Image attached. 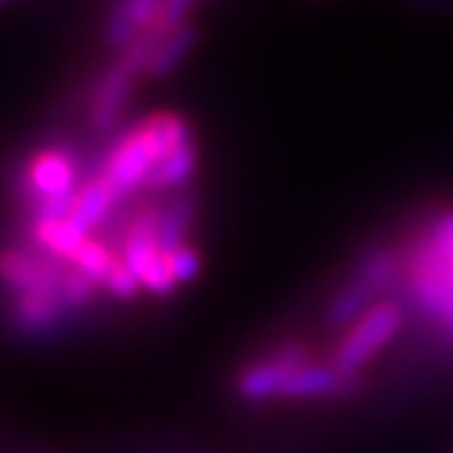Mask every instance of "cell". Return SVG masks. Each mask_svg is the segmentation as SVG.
Returning a JSON list of instances; mask_svg holds the SVG:
<instances>
[{
  "mask_svg": "<svg viewBox=\"0 0 453 453\" xmlns=\"http://www.w3.org/2000/svg\"><path fill=\"white\" fill-rule=\"evenodd\" d=\"M191 126L178 112H153L107 150L99 175L115 188L120 200L148 186V178L175 148L191 140Z\"/></svg>",
  "mask_w": 453,
  "mask_h": 453,
  "instance_id": "cell-1",
  "label": "cell"
},
{
  "mask_svg": "<svg viewBox=\"0 0 453 453\" xmlns=\"http://www.w3.org/2000/svg\"><path fill=\"white\" fill-rule=\"evenodd\" d=\"M404 257V293L432 326L453 339V260L415 235Z\"/></svg>",
  "mask_w": 453,
  "mask_h": 453,
  "instance_id": "cell-2",
  "label": "cell"
},
{
  "mask_svg": "<svg viewBox=\"0 0 453 453\" xmlns=\"http://www.w3.org/2000/svg\"><path fill=\"white\" fill-rule=\"evenodd\" d=\"M165 36H167L165 30L153 25L137 42L120 50L115 55V60L102 72L99 82H96V88L90 93V107H88V120L93 128L107 132V128H112L120 120L128 102H132V93H134L140 77L148 74V63H150L158 42Z\"/></svg>",
  "mask_w": 453,
  "mask_h": 453,
  "instance_id": "cell-3",
  "label": "cell"
},
{
  "mask_svg": "<svg viewBox=\"0 0 453 453\" xmlns=\"http://www.w3.org/2000/svg\"><path fill=\"white\" fill-rule=\"evenodd\" d=\"M118 254L150 296H175L178 284L170 273L167 251L158 238V205H142L126 219L118 241Z\"/></svg>",
  "mask_w": 453,
  "mask_h": 453,
  "instance_id": "cell-4",
  "label": "cell"
},
{
  "mask_svg": "<svg viewBox=\"0 0 453 453\" xmlns=\"http://www.w3.org/2000/svg\"><path fill=\"white\" fill-rule=\"evenodd\" d=\"M80 186L77 161L63 148H44L34 153L22 170V194L30 203L34 219L69 216Z\"/></svg>",
  "mask_w": 453,
  "mask_h": 453,
  "instance_id": "cell-5",
  "label": "cell"
},
{
  "mask_svg": "<svg viewBox=\"0 0 453 453\" xmlns=\"http://www.w3.org/2000/svg\"><path fill=\"white\" fill-rule=\"evenodd\" d=\"M404 326V309L399 301H380L369 309L355 326L347 328L344 339L334 349L331 366L344 380H358L361 369L374 358V355L391 344Z\"/></svg>",
  "mask_w": 453,
  "mask_h": 453,
  "instance_id": "cell-6",
  "label": "cell"
},
{
  "mask_svg": "<svg viewBox=\"0 0 453 453\" xmlns=\"http://www.w3.org/2000/svg\"><path fill=\"white\" fill-rule=\"evenodd\" d=\"M311 361V349L301 342L281 344L268 358L249 364L238 377H235V394L243 402H271L281 399V391L298 366Z\"/></svg>",
  "mask_w": 453,
  "mask_h": 453,
  "instance_id": "cell-7",
  "label": "cell"
},
{
  "mask_svg": "<svg viewBox=\"0 0 453 453\" xmlns=\"http://www.w3.org/2000/svg\"><path fill=\"white\" fill-rule=\"evenodd\" d=\"M165 4L167 0H118L102 27L107 47L120 52L132 42H137L145 30L156 25Z\"/></svg>",
  "mask_w": 453,
  "mask_h": 453,
  "instance_id": "cell-8",
  "label": "cell"
},
{
  "mask_svg": "<svg viewBox=\"0 0 453 453\" xmlns=\"http://www.w3.org/2000/svg\"><path fill=\"white\" fill-rule=\"evenodd\" d=\"M69 314L60 298V289H39V293H22L12 301V322L25 336H47L60 319Z\"/></svg>",
  "mask_w": 453,
  "mask_h": 453,
  "instance_id": "cell-9",
  "label": "cell"
},
{
  "mask_svg": "<svg viewBox=\"0 0 453 453\" xmlns=\"http://www.w3.org/2000/svg\"><path fill=\"white\" fill-rule=\"evenodd\" d=\"M118 203H120V197L115 194V188L96 173L88 180H82V186L77 188L72 211H69V221L74 226H80L82 233L93 235L99 226H104L112 219Z\"/></svg>",
  "mask_w": 453,
  "mask_h": 453,
  "instance_id": "cell-10",
  "label": "cell"
},
{
  "mask_svg": "<svg viewBox=\"0 0 453 453\" xmlns=\"http://www.w3.org/2000/svg\"><path fill=\"white\" fill-rule=\"evenodd\" d=\"M377 298L380 296L366 281L349 276L344 281V287L331 298L328 309H326L328 328H349V326H355V322H358L369 309L377 306Z\"/></svg>",
  "mask_w": 453,
  "mask_h": 453,
  "instance_id": "cell-11",
  "label": "cell"
},
{
  "mask_svg": "<svg viewBox=\"0 0 453 453\" xmlns=\"http://www.w3.org/2000/svg\"><path fill=\"white\" fill-rule=\"evenodd\" d=\"M197 44H200V27L197 25L186 22V25L170 30V34L158 42V47H156V52H153V58L148 63V74L145 77H150V80L170 77L173 72L180 69V63L194 52V47H197Z\"/></svg>",
  "mask_w": 453,
  "mask_h": 453,
  "instance_id": "cell-12",
  "label": "cell"
},
{
  "mask_svg": "<svg viewBox=\"0 0 453 453\" xmlns=\"http://www.w3.org/2000/svg\"><path fill=\"white\" fill-rule=\"evenodd\" d=\"M194 216H197V197L191 191H178L167 203L158 205V238L165 251L188 243Z\"/></svg>",
  "mask_w": 453,
  "mask_h": 453,
  "instance_id": "cell-13",
  "label": "cell"
},
{
  "mask_svg": "<svg viewBox=\"0 0 453 453\" xmlns=\"http://www.w3.org/2000/svg\"><path fill=\"white\" fill-rule=\"evenodd\" d=\"M200 170V150H197V142L186 140L180 148H175L161 165L156 167V173L148 178V186L145 188H156V191H175V188H183L194 180Z\"/></svg>",
  "mask_w": 453,
  "mask_h": 453,
  "instance_id": "cell-14",
  "label": "cell"
},
{
  "mask_svg": "<svg viewBox=\"0 0 453 453\" xmlns=\"http://www.w3.org/2000/svg\"><path fill=\"white\" fill-rule=\"evenodd\" d=\"M96 293H99V284H96L90 276H85L82 271L66 265L60 273V298L66 303L69 311H82L96 301Z\"/></svg>",
  "mask_w": 453,
  "mask_h": 453,
  "instance_id": "cell-15",
  "label": "cell"
},
{
  "mask_svg": "<svg viewBox=\"0 0 453 453\" xmlns=\"http://www.w3.org/2000/svg\"><path fill=\"white\" fill-rule=\"evenodd\" d=\"M432 249L445 254L448 260H453V208H445L424 224V230L418 233Z\"/></svg>",
  "mask_w": 453,
  "mask_h": 453,
  "instance_id": "cell-16",
  "label": "cell"
},
{
  "mask_svg": "<svg viewBox=\"0 0 453 453\" xmlns=\"http://www.w3.org/2000/svg\"><path fill=\"white\" fill-rule=\"evenodd\" d=\"M167 263H170V273L175 279V284H191L194 279H200L203 273V254L194 249L191 243H183L173 251H167Z\"/></svg>",
  "mask_w": 453,
  "mask_h": 453,
  "instance_id": "cell-17",
  "label": "cell"
},
{
  "mask_svg": "<svg viewBox=\"0 0 453 453\" xmlns=\"http://www.w3.org/2000/svg\"><path fill=\"white\" fill-rule=\"evenodd\" d=\"M102 287L107 289L112 298H118V301H134L140 296V289H142L140 281H137V276L128 271V265L123 260H118L112 265V271H110V276L104 279Z\"/></svg>",
  "mask_w": 453,
  "mask_h": 453,
  "instance_id": "cell-18",
  "label": "cell"
}]
</instances>
